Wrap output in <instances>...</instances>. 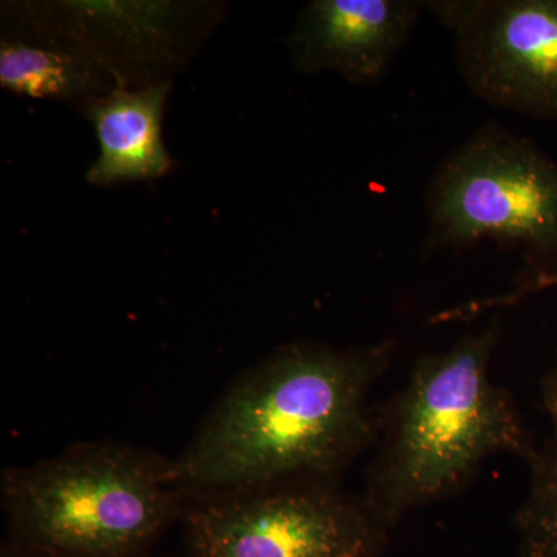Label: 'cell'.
<instances>
[{
  "label": "cell",
  "instance_id": "6da1fadb",
  "mask_svg": "<svg viewBox=\"0 0 557 557\" xmlns=\"http://www.w3.org/2000/svg\"><path fill=\"white\" fill-rule=\"evenodd\" d=\"M397 350L292 343L245 370L174 458L185 500L293 482H338L379 440L370 392Z\"/></svg>",
  "mask_w": 557,
  "mask_h": 557
},
{
  "label": "cell",
  "instance_id": "7a4b0ae2",
  "mask_svg": "<svg viewBox=\"0 0 557 557\" xmlns=\"http://www.w3.org/2000/svg\"><path fill=\"white\" fill-rule=\"evenodd\" d=\"M500 336L493 319L448 350L421 355L408 383L381 409L379 450L361 496L388 531L463 490L487 458L511 454L528 463L536 454L515 398L491 380Z\"/></svg>",
  "mask_w": 557,
  "mask_h": 557
},
{
  "label": "cell",
  "instance_id": "3957f363",
  "mask_svg": "<svg viewBox=\"0 0 557 557\" xmlns=\"http://www.w3.org/2000/svg\"><path fill=\"white\" fill-rule=\"evenodd\" d=\"M0 494L7 542L54 557H149L185 508L174 458L110 440L5 468Z\"/></svg>",
  "mask_w": 557,
  "mask_h": 557
},
{
  "label": "cell",
  "instance_id": "277c9868",
  "mask_svg": "<svg viewBox=\"0 0 557 557\" xmlns=\"http://www.w3.org/2000/svg\"><path fill=\"white\" fill-rule=\"evenodd\" d=\"M424 208V258L491 240L522 255V293L556 281L557 160L533 139L486 121L438 164Z\"/></svg>",
  "mask_w": 557,
  "mask_h": 557
},
{
  "label": "cell",
  "instance_id": "5b68a950",
  "mask_svg": "<svg viewBox=\"0 0 557 557\" xmlns=\"http://www.w3.org/2000/svg\"><path fill=\"white\" fill-rule=\"evenodd\" d=\"M188 557H380L391 531L338 482L282 483L185 500Z\"/></svg>",
  "mask_w": 557,
  "mask_h": 557
},
{
  "label": "cell",
  "instance_id": "8992f818",
  "mask_svg": "<svg viewBox=\"0 0 557 557\" xmlns=\"http://www.w3.org/2000/svg\"><path fill=\"white\" fill-rule=\"evenodd\" d=\"M426 10L454 35L469 90L493 108L557 121V0H442Z\"/></svg>",
  "mask_w": 557,
  "mask_h": 557
},
{
  "label": "cell",
  "instance_id": "52a82bcc",
  "mask_svg": "<svg viewBox=\"0 0 557 557\" xmlns=\"http://www.w3.org/2000/svg\"><path fill=\"white\" fill-rule=\"evenodd\" d=\"M426 10L417 0H314L288 38L306 75L333 72L355 86L386 78Z\"/></svg>",
  "mask_w": 557,
  "mask_h": 557
},
{
  "label": "cell",
  "instance_id": "ba28073f",
  "mask_svg": "<svg viewBox=\"0 0 557 557\" xmlns=\"http://www.w3.org/2000/svg\"><path fill=\"white\" fill-rule=\"evenodd\" d=\"M168 84L139 90H113L90 106L89 116L100 141V157L87 180L110 185L166 174L170 153L161 138Z\"/></svg>",
  "mask_w": 557,
  "mask_h": 557
},
{
  "label": "cell",
  "instance_id": "9c48e42d",
  "mask_svg": "<svg viewBox=\"0 0 557 557\" xmlns=\"http://www.w3.org/2000/svg\"><path fill=\"white\" fill-rule=\"evenodd\" d=\"M90 70L72 54L42 44L3 42L0 84L33 98H70L90 86Z\"/></svg>",
  "mask_w": 557,
  "mask_h": 557
},
{
  "label": "cell",
  "instance_id": "30bf717a",
  "mask_svg": "<svg viewBox=\"0 0 557 557\" xmlns=\"http://www.w3.org/2000/svg\"><path fill=\"white\" fill-rule=\"evenodd\" d=\"M528 461L530 483L516 512L519 557H557V420Z\"/></svg>",
  "mask_w": 557,
  "mask_h": 557
},
{
  "label": "cell",
  "instance_id": "8fae6325",
  "mask_svg": "<svg viewBox=\"0 0 557 557\" xmlns=\"http://www.w3.org/2000/svg\"><path fill=\"white\" fill-rule=\"evenodd\" d=\"M541 406L549 420H557V357L541 381Z\"/></svg>",
  "mask_w": 557,
  "mask_h": 557
},
{
  "label": "cell",
  "instance_id": "7c38bea8",
  "mask_svg": "<svg viewBox=\"0 0 557 557\" xmlns=\"http://www.w3.org/2000/svg\"><path fill=\"white\" fill-rule=\"evenodd\" d=\"M0 557H54L46 555V553L35 552V549H28L20 547V545L10 544L5 542L2 547V555Z\"/></svg>",
  "mask_w": 557,
  "mask_h": 557
},
{
  "label": "cell",
  "instance_id": "4fadbf2b",
  "mask_svg": "<svg viewBox=\"0 0 557 557\" xmlns=\"http://www.w3.org/2000/svg\"><path fill=\"white\" fill-rule=\"evenodd\" d=\"M555 282H556V284H553V285H557V281H555Z\"/></svg>",
  "mask_w": 557,
  "mask_h": 557
}]
</instances>
